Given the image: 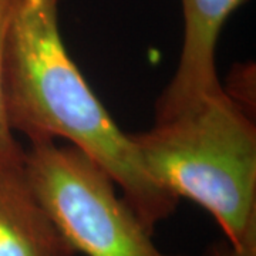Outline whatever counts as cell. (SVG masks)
Segmentation results:
<instances>
[{"instance_id": "8992f818", "label": "cell", "mask_w": 256, "mask_h": 256, "mask_svg": "<svg viewBox=\"0 0 256 256\" xmlns=\"http://www.w3.org/2000/svg\"><path fill=\"white\" fill-rule=\"evenodd\" d=\"M16 0H0V161L22 156L24 150L14 137L6 108L4 94V44Z\"/></svg>"}, {"instance_id": "6da1fadb", "label": "cell", "mask_w": 256, "mask_h": 256, "mask_svg": "<svg viewBox=\"0 0 256 256\" xmlns=\"http://www.w3.org/2000/svg\"><path fill=\"white\" fill-rule=\"evenodd\" d=\"M60 0H16L4 44L10 127L32 141L67 140L110 175L146 228L171 216L180 200L146 172L130 134L111 118L64 46Z\"/></svg>"}, {"instance_id": "5b68a950", "label": "cell", "mask_w": 256, "mask_h": 256, "mask_svg": "<svg viewBox=\"0 0 256 256\" xmlns=\"http://www.w3.org/2000/svg\"><path fill=\"white\" fill-rule=\"evenodd\" d=\"M32 188L24 152L0 161V256H76Z\"/></svg>"}, {"instance_id": "3957f363", "label": "cell", "mask_w": 256, "mask_h": 256, "mask_svg": "<svg viewBox=\"0 0 256 256\" xmlns=\"http://www.w3.org/2000/svg\"><path fill=\"white\" fill-rule=\"evenodd\" d=\"M24 160L33 191L76 254L181 256L156 246L110 175L78 148L32 141Z\"/></svg>"}, {"instance_id": "7a4b0ae2", "label": "cell", "mask_w": 256, "mask_h": 256, "mask_svg": "<svg viewBox=\"0 0 256 256\" xmlns=\"http://www.w3.org/2000/svg\"><path fill=\"white\" fill-rule=\"evenodd\" d=\"M151 178L208 210L239 254L256 256V128L228 90L130 134Z\"/></svg>"}, {"instance_id": "277c9868", "label": "cell", "mask_w": 256, "mask_h": 256, "mask_svg": "<svg viewBox=\"0 0 256 256\" xmlns=\"http://www.w3.org/2000/svg\"><path fill=\"white\" fill-rule=\"evenodd\" d=\"M181 2L182 48L174 77L156 102V121L170 118L225 90L216 72V46L224 24L244 0Z\"/></svg>"}, {"instance_id": "52a82bcc", "label": "cell", "mask_w": 256, "mask_h": 256, "mask_svg": "<svg viewBox=\"0 0 256 256\" xmlns=\"http://www.w3.org/2000/svg\"><path fill=\"white\" fill-rule=\"evenodd\" d=\"M202 256H245L239 254L235 248L229 244L226 239L218 240L215 244H212L210 246L206 248V250L204 252Z\"/></svg>"}]
</instances>
